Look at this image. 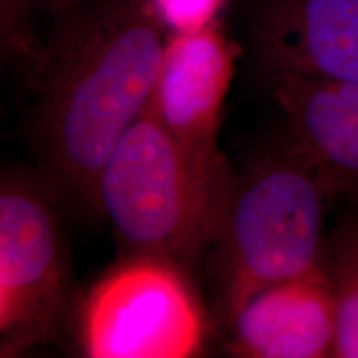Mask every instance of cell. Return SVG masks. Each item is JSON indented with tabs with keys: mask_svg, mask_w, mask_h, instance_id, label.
I'll return each instance as SVG.
<instances>
[{
	"mask_svg": "<svg viewBox=\"0 0 358 358\" xmlns=\"http://www.w3.org/2000/svg\"><path fill=\"white\" fill-rule=\"evenodd\" d=\"M232 77L234 53L216 24L171 34L151 98L156 116L196 173L229 198L237 181L219 150L217 136Z\"/></svg>",
	"mask_w": 358,
	"mask_h": 358,
	"instance_id": "6",
	"label": "cell"
},
{
	"mask_svg": "<svg viewBox=\"0 0 358 358\" xmlns=\"http://www.w3.org/2000/svg\"><path fill=\"white\" fill-rule=\"evenodd\" d=\"M229 330L232 350L241 357H332L335 308L325 268L257 292Z\"/></svg>",
	"mask_w": 358,
	"mask_h": 358,
	"instance_id": "8",
	"label": "cell"
},
{
	"mask_svg": "<svg viewBox=\"0 0 358 358\" xmlns=\"http://www.w3.org/2000/svg\"><path fill=\"white\" fill-rule=\"evenodd\" d=\"M171 34L201 30L214 24L224 0H151Z\"/></svg>",
	"mask_w": 358,
	"mask_h": 358,
	"instance_id": "12",
	"label": "cell"
},
{
	"mask_svg": "<svg viewBox=\"0 0 358 358\" xmlns=\"http://www.w3.org/2000/svg\"><path fill=\"white\" fill-rule=\"evenodd\" d=\"M345 192H353V194L358 196V181L352 182V185H348V187H347V191H345Z\"/></svg>",
	"mask_w": 358,
	"mask_h": 358,
	"instance_id": "13",
	"label": "cell"
},
{
	"mask_svg": "<svg viewBox=\"0 0 358 358\" xmlns=\"http://www.w3.org/2000/svg\"><path fill=\"white\" fill-rule=\"evenodd\" d=\"M181 266L128 256L90 290L80 342L92 358H187L203 350L206 317Z\"/></svg>",
	"mask_w": 358,
	"mask_h": 358,
	"instance_id": "4",
	"label": "cell"
},
{
	"mask_svg": "<svg viewBox=\"0 0 358 358\" xmlns=\"http://www.w3.org/2000/svg\"><path fill=\"white\" fill-rule=\"evenodd\" d=\"M231 199L196 173L151 101L111 151L96 182V209L110 219L128 256L178 266L216 244Z\"/></svg>",
	"mask_w": 358,
	"mask_h": 358,
	"instance_id": "3",
	"label": "cell"
},
{
	"mask_svg": "<svg viewBox=\"0 0 358 358\" xmlns=\"http://www.w3.org/2000/svg\"><path fill=\"white\" fill-rule=\"evenodd\" d=\"M168 29L151 0H82L42 43L35 133L52 182L96 208L106 159L153 98Z\"/></svg>",
	"mask_w": 358,
	"mask_h": 358,
	"instance_id": "1",
	"label": "cell"
},
{
	"mask_svg": "<svg viewBox=\"0 0 358 358\" xmlns=\"http://www.w3.org/2000/svg\"><path fill=\"white\" fill-rule=\"evenodd\" d=\"M324 268L334 294L332 357L358 358V216L343 217L325 237Z\"/></svg>",
	"mask_w": 358,
	"mask_h": 358,
	"instance_id": "10",
	"label": "cell"
},
{
	"mask_svg": "<svg viewBox=\"0 0 358 358\" xmlns=\"http://www.w3.org/2000/svg\"><path fill=\"white\" fill-rule=\"evenodd\" d=\"M71 303L70 271L52 196L8 174L0 187V355L13 357L60 334Z\"/></svg>",
	"mask_w": 358,
	"mask_h": 358,
	"instance_id": "5",
	"label": "cell"
},
{
	"mask_svg": "<svg viewBox=\"0 0 358 358\" xmlns=\"http://www.w3.org/2000/svg\"><path fill=\"white\" fill-rule=\"evenodd\" d=\"M80 2L82 0H2L3 38H7L8 45L25 57L27 64L34 66L42 50V43L34 40L27 29L30 13L35 10L48 12L57 19Z\"/></svg>",
	"mask_w": 358,
	"mask_h": 358,
	"instance_id": "11",
	"label": "cell"
},
{
	"mask_svg": "<svg viewBox=\"0 0 358 358\" xmlns=\"http://www.w3.org/2000/svg\"><path fill=\"white\" fill-rule=\"evenodd\" d=\"M332 174L294 143L237 181L217 245L219 312L227 325L261 290L324 268Z\"/></svg>",
	"mask_w": 358,
	"mask_h": 358,
	"instance_id": "2",
	"label": "cell"
},
{
	"mask_svg": "<svg viewBox=\"0 0 358 358\" xmlns=\"http://www.w3.org/2000/svg\"><path fill=\"white\" fill-rule=\"evenodd\" d=\"M248 24L268 78L358 82V0H249Z\"/></svg>",
	"mask_w": 358,
	"mask_h": 358,
	"instance_id": "7",
	"label": "cell"
},
{
	"mask_svg": "<svg viewBox=\"0 0 358 358\" xmlns=\"http://www.w3.org/2000/svg\"><path fill=\"white\" fill-rule=\"evenodd\" d=\"M271 82L294 145L345 192L358 181V82L302 77Z\"/></svg>",
	"mask_w": 358,
	"mask_h": 358,
	"instance_id": "9",
	"label": "cell"
}]
</instances>
